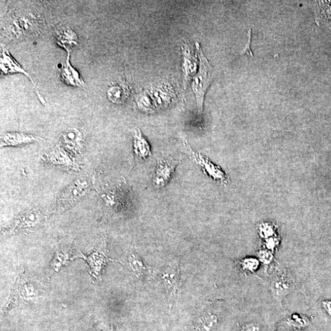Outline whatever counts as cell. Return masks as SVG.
I'll return each instance as SVG.
<instances>
[{
  "instance_id": "cell-1",
  "label": "cell",
  "mask_w": 331,
  "mask_h": 331,
  "mask_svg": "<svg viewBox=\"0 0 331 331\" xmlns=\"http://www.w3.org/2000/svg\"><path fill=\"white\" fill-rule=\"evenodd\" d=\"M196 49L200 58V69L199 72L193 78L192 88L194 92L199 112L203 109V102L205 94L213 79V69L207 58L205 57L201 46L196 44Z\"/></svg>"
},
{
  "instance_id": "cell-2",
  "label": "cell",
  "mask_w": 331,
  "mask_h": 331,
  "mask_svg": "<svg viewBox=\"0 0 331 331\" xmlns=\"http://www.w3.org/2000/svg\"><path fill=\"white\" fill-rule=\"evenodd\" d=\"M184 145L186 146L187 153L188 154L193 162L200 166L206 173L214 178L215 180L221 181L222 183H227L228 178L226 174L218 167L213 165L203 155L193 151L190 147L189 143H187V140L185 139Z\"/></svg>"
},
{
  "instance_id": "cell-3",
  "label": "cell",
  "mask_w": 331,
  "mask_h": 331,
  "mask_svg": "<svg viewBox=\"0 0 331 331\" xmlns=\"http://www.w3.org/2000/svg\"><path fill=\"white\" fill-rule=\"evenodd\" d=\"M177 162L171 157L159 158L154 176V184L157 188L166 186L174 174Z\"/></svg>"
},
{
  "instance_id": "cell-4",
  "label": "cell",
  "mask_w": 331,
  "mask_h": 331,
  "mask_svg": "<svg viewBox=\"0 0 331 331\" xmlns=\"http://www.w3.org/2000/svg\"><path fill=\"white\" fill-rule=\"evenodd\" d=\"M55 38L58 45L68 52L79 45V38L76 32L68 26H61L55 31Z\"/></svg>"
},
{
  "instance_id": "cell-5",
  "label": "cell",
  "mask_w": 331,
  "mask_h": 331,
  "mask_svg": "<svg viewBox=\"0 0 331 331\" xmlns=\"http://www.w3.org/2000/svg\"><path fill=\"white\" fill-rule=\"evenodd\" d=\"M104 248L105 243L103 241L101 242L100 247L97 250H95L94 253L91 254L90 256L81 255L79 256L83 258V259L86 260L89 263L91 269H92L91 274L94 275L95 278L98 279H101L102 268L104 267L105 263H106V261L109 260L105 255L104 250H102Z\"/></svg>"
},
{
  "instance_id": "cell-6",
  "label": "cell",
  "mask_w": 331,
  "mask_h": 331,
  "mask_svg": "<svg viewBox=\"0 0 331 331\" xmlns=\"http://www.w3.org/2000/svg\"><path fill=\"white\" fill-rule=\"evenodd\" d=\"M0 69L2 75H6L12 74V73H23L30 79L32 83L34 82L28 73L23 69L21 66L11 56L8 50L2 47L1 58H0Z\"/></svg>"
},
{
  "instance_id": "cell-7",
  "label": "cell",
  "mask_w": 331,
  "mask_h": 331,
  "mask_svg": "<svg viewBox=\"0 0 331 331\" xmlns=\"http://www.w3.org/2000/svg\"><path fill=\"white\" fill-rule=\"evenodd\" d=\"M70 52H68L65 63L61 67L60 77L63 83L72 87H85L86 84L77 70L69 62Z\"/></svg>"
},
{
  "instance_id": "cell-8",
  "label": "cell",
  "mask_w": 331,
  "mask_h": 331,
  "mask_svg": "<svg viewBox=\"0 0 331 331\" xmlns=\"http://www.w3.org/2000/svg\"><path fill=\"white\" fill-rule=\"evenodd\" d=\"M163 280L170 292L175 295L180 288V269L177 263H174L165 272Z\"/></svg>"
},
{
  "instance_id": "cell-9",
  "label": "cell",
  "mask_w": 331,
  "mask_h": 331,
  "mask_svg": "<svg viewBox=\"0 0 331 331\" xmlns=\"http://www.w3.org/2000/svg\"><path fill=\"white\" fill-rule=\"evenodd\" d=\"M38 137L25 133H12L2 137V145H16L36 141Z\"/></svg>"
},
{
  "instance_id": "cell-10",
  "label": "cell",
  "mask_w": 331,
  "mask_h": 331,
  "mask_svg": "<svg viewBox=\"0 0 331 331\" xmlns=\"http://www.w3.org/2000/svg\"><path fill=\"white\" fill-rule=\"evenodd\" d=\"M134 152L139 159L145 160L151 155L150 145L144 139L139 130L134 133Z\"/></svg>"
},
{
  "instance_id": "cell-11",
  "label": "cell",
  "mask_w": 331,
  "mask_h": 331,
  "mask_svg": "<svg viewBox=\"0 0 331 331\" xmlns=\"http://www.w3.org/2000/svg\"><path fill=\"white\" fill-rule=\"evenodd\" d=\"M107 95L114 103H122L128 97L130 90L124 84H116L109 88L107 90Z\"/></svg>"
},
{
  "instance_id": "cell-12",
  "label": "cell",
  "mask_w": 331,
  "mask_h": 331,
  "mask_svg": "<svg viewBox=\"0 0 331 331\" xmlns=\"http://www.w3.org/2000/svg\"><path fill=\"white\" fill-rule=\"evenodd\" d=\"M63 141L69 148L76 149L81 148L83 143V136L81 132L78 129H71V130L64 132L62 136Z\"/></svg>"
},
{
  "instance_id": "cell-13",
  "label": "cell",
  "mask_w": 331,
  "mask_h": 331,
  "mask_svg": "<svg viewBox=\"0 0 331 331\" xmlns=\"http://www.w3.org/2000/svg\"><path fill=\"white\" fill-rule=\"evenodd\" d=\"M293 285L289 280L285 279H277L272 283V288L274 293L278 297H282L288 294L291 291Z\"/></svg>"
},
{
  "instance_id": "cell-14",
  "label": "cell",
  "mask_w": 331,
  "mask_h": 331,
  "mask_svg": "<svg viewBox=\"0 0 331 331\" xmlns=\"http://www.w3.org/2000/svg\"><path fill=\"white\" fill-rule=\"evenodd\" d=\"M129 263L132 270L134 272V273L139 277L145 276L149 273V269L147 268V266L143 265L141 260L136 254H132L129 259Z\"/></svg>"
},
{
  "instance_id": "cell-15",
  "label": "cell",
  "mask_w": 331,
  "mask_h": 331,
  "mask_svg": "<svg viewBox=\"0 0 331 331\" xmlns=\"http://www.w3.org/2000/svg\"><path fill=\"white\" fill-rule=\"evenodd\" d=\"M218 318L214 315H208L202 318L198 324V331H212L217 323Z\"/></svg>"
},
{
  "instance_id": "cell-16",
  "label": "cell",
  "mask_w": 331,
  "mask_h": 331,
  "mask_svg": "<svg viewBox=\"0 0 331 331\" xmlns=\"http://www.w3.org/2000/svg\"><path fill=\"white\" fill-rule=\"evenodd\" d=\"M260 265L259 261L253 258L244 259L241 262V266L245 271L253 272L255 271Z\"/></svg>"
},
{
  "instance_id": "cell-17",
  "label": "cell",
  "mask_w": 331,
  "mask_h": 331,
  "mask_svg": "<svg viewBox=\"0 0 331 331\" xmlns=\"http://www.w3.org/2000/svg\"><path fill=\"white\" fill-rule=\"evenodd\" d=\"M289 323L292 327L299 328V329H303V328L308 326L309 321L306 318L294 315L290 319Z\"/></svg>"
},
{
  "instance_id": "cell-18",
  "label": "cell",
  "mask_w": 331,
  "mask_h": 331,
  "mask_svg": "<svg viewBox=\"0 0 331 331\" xmlns=\"http://www.w3.org/2000/svg\"><path fill=\"white\" fill-rule=\"evenodd\" d=\"M259 256L260 261L265 264L270 263L273 259L272 253L268 250L261 251Z\"/></svg>"
},
{
  "instance_id": "cell-19",
  "label": "cell",
  "mask_w": 331,
  "mask_h": 331,
  "mask_svg": "<svg viewBox=\"0 0 331 331\" xmlns=\"http://www.w3.org/2000/svg\"><path fill=\"white\" fill-rule=\"evenodd\" d=\"M261 328L256 323H248L244 325L240 331H260Z\"/></svg>"
},
{
  "instance_id": "cell-20",
  "label": "cell",
  "mask_w": 331,
  "mask_h": 331,
  "mask_svg": "<svg viewBox=\"0 0 331 331\" xmlns=\"http://www.w3.org/2000/svg\"><path fill=\"white\" fill-rule=\"evenodd\" d=\"M273 232V228L270 226V225H264L261 228V233H262L263 237H267L270 236Z\"/></svg>"
},
{
  "instance_id": "cell-21",
  "label": "cell",
  "mask_w": 331,
  "mask_h": 331,
  "mask_svg": "<svg viewBox=\"0 0 331 331\" xmlns=\"http://www.w3.org/2000/svg\"><path fill=\"white\" fill-rule=\"evenodd\" d=\"M277 244V242L276 241V239H268L267 242H266V247L269 250H272V249H274L275 247V246Z\"/></svg>"
},
{
  "instance_id": "cell-22",
  "label": "cell",
  "mask_w": 331,
  "mask_h": 331,
  "mask_svg": "<svg viewBox=\"0 0 331 331\" xmlns=\"http://www.w3.org/2000/svg\"><path fill=\"white\" fill-rule=\"evenodd\" d=\"M324 304L325 309L331 315V302H326V303H324Z\"/></svg>"
}]
</instances>
